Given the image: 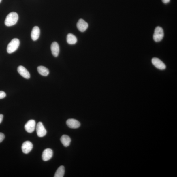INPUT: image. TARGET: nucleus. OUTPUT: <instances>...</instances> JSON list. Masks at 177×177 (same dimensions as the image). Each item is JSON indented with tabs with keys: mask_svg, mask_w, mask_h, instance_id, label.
Returning <instances> with one entry per match:
<instances>
[{
	"mask_svg": "<svg viewBox=\"0 0 177 177\" xmlns=\"http://www.w3.org/2000/svg\"><path fill=\"white\" fill-rule=\"evenodd\" d=\"M18 16L15 12H12L6 16L5 24L7 26H11L15 25L18 20Z\"/></svg>",
	"mask_w": 177,
	"mask_h": 177,
	"instance_id": "obj_1",
	"label": "nucleus"
},
{
	"mask_svg": "<svg viewBox=\"0 0 177 177\" xmlns=\"http://www.w3.org/2000/svg\"><path fill=\"white\" fill-rule=\"evenodd\" d=\"M20 44V41L18 39L15 38L12 40L7 47L8 53L10 54L15 52L18 49Z\"/></svg>",
	"mask_w": 177,
	"mask_h": 177,
	"instance_id": "obj_2",
	"label": "nucleus"
},
{
	"mask_svg": "<svg viewBox=\"0 0 177 177\" xmlns=\"http://www.w3.org/2000/svg\"><path fill=\"white\" fill-rule=\"evenodd\" d=\"M164 36L163 30L161 27L157 26L155 28L154 31L153 39L155 42H159L163 39Z\"/></svg>",
	"mask_w": 177,
	"mask_h": 177,
	"instance_id": "obj_3",
	"label": "nucleus"
},
{
	"mask_svg": "<svg viewBox=\"0 0 177 177\" xmlns=\"http://www.w3.org/2000/svg\"><path fill=\"white\" fill-rule=\"evenodd\" d=\"M37 134L39 137H43L46 135L47 131L42 122H39L36 126Z\"/></svg>",
	"mask_w": 177,
	"mask_h": 177,
	"instance_id": "obj_4",
	"label": "nucleus"
},
{
	"mask_svg": "<svg viewBox=\"0 0 177 177\" xmlns=\"http://www.w3.org/2000/svg\"><path fill=\"white\" fill-rule=\"evenodd\" d=\"M152 63L155 67L161 70H164L166 68L165 65L158 58L154 57L152 60Z\"/></svg>",
	"mask_w": 177,
	"mask_h": 177,
	"instance_id": "obj_5",
	"label": "nucleus"
},
{
	"mask_svg": "<svg viewBox=\"0 0 177 177\" xmlns=\"http://www.w3.org/2000/svg\"><path fill=\"white\" fill-rule=\"evenodd\" d=\"M36 122L34 120H30L28 121L25 125V129L28 133H32L35 130L36 128Z\"/></svg>",
	"mask_w": 177,
	"mask_h": 177,
	"instance_id": "obj_6",
	"label": "nucleus"
},
{
	"mask_svg": "<svg viewBox=\"0 0 177 177\" xmlns=\"http://www.w3.org/2000/svg\"><path fill=\"white\" fill-rule=\"evenodd\" d=\"M78 29L81 32L85 31L88 27V23L82 19H80L76 25Z\"/></svg>",
	"mask_w": 177,
	"mask_h": 177,
	"instance_id": "obj_7",
	"label": "nucleus"
},
{
	"mask_svg": "<svg viewBox=\"0 0 177 177\" xmlns=\"http://www.w3.org/2000/svg\"><path fill=\"white\" fill-rule=\"evenodd\" d=\"M33 145L29 141H26L23 143L22 146V150L23 152L25 154H28L32 150Z\"/></svg>",
	"mask_w": 177,
	"mask_h": 177,
	"instance_id": "obj_8",
	"label": "nucleus"
},
{
	"mask_svg": "<svg viewBox=\"0 0 177 177\" xmlns=\"http://www.w3.org/2000/svg\"><path fill=\"white\" fill-rule=\"evenodd\" d=\"M53 155V151L52 149L47 148L45 149L42 153V159L44 161H49L52 158Z\"/></svg>",
	"mask_w": 177,
	"mask_h": 177,
	"instance_id": "obj_9",
	"label": "nucleus"
},
{
	"mask_svg": "<svg viewBox=\"0 0 177 177\" xmlns=\"http://www.w3.org/2000/svg\"><path fill=\"white\" fill-rule=\"evenodd\" d=\"M66 124L69 128L72 129L78 128L80 126V122L74 119H68L66 121Z\"/></svg>",
	"mask_w": 177,
	"mask_h": 177,
	"instance_id": "obj_10",
	"label": "nucleus"
},
{
	"mask_svg": "<svg viewBox=\"0 0 177 177\" xmlns=\"http://www.w3.org/2000/svg\"><path fill=\"white\" fill-rule=\"evenodd\" d=\"M18 71L19 74L26 79H29L30 77V73L25 67L20 66L18 68Z\"/></svg>",
	"mask_w": 177,
	"mask_h": 177,
	"instance_id": "obj_11",
	"label": "nucleus"
},
{
	"mask_svg": "<svg viewBox=\"0 0 177 177\" xmlns=\"http://www.w3.org/2000/svg\"><path fill=\"white\" fill-rule=\"evenodd\" d=\"M52 53L55 57L58 56L59 52V47L58 43L54 42L52 43L51 46Z\"/></svg>",
	"mask_w": 177,
	"mask_h": 177,
	"instance_id": "obj_12",
	"label": "nucleus"
},
{
	"mask_svg": "<svg viewBox=\"0 0 177 177\" xmlns=\"http://www.w3.org/2000/svg\"><path fill=\"white\" fill-rule=\"evenodd\" d=\"M40 34V30L38 26H35L33 28L31 33V37L33 41L37 40L39 37Z\"/></svg>",
	"mask_w": 177,
	"mask_h": 177,
	"instance_id": "obj_13",
	"label": "nucleus"
},
{
	"mask_svg": "<svg viewBox=\"0 0 177 177\" xmlns=\"http://www.w3.org/2000/svg\"><path fill=\"white\" fill-rule=\"evenodd\" d=\"M61 141L64 147H67L70 145L71 139L68 136L63 135L61 137Z\"/></svg>",
	"mask_w": 177,
	"mask_h": 177,
	"instance_id": "obj_14",
	"label": "nucleus"
},
{
	"mask_svg": "<svg viewBox=\"0 0 177 177\" xmlns=\"http://www.w3.org/2000/svg\"><path fill=\"white\" fill-rule=\"evenodd\" d=\"M67 42L69 44H75L77 42V39L75 35L70 33L67 35Z\"/></svg>",
	"mask_w": 177,
	"mask_h": 177,
	"instance_id": "obj_15",
	"label": "nucleus"
},
{
	"mask_svg": "<svg viewBox=\"0 0 177 177\" xmlns=\"http://www.w3.org/2000/svg\"><path fill=\"white\" fill-rule=\"evenodd\" d=\"M37 70L40 75L42 76H47L49 74L48 69L44 66H41L38 67Z\"/></svg>",
	"mask_w": 177,
	"mask_h": 177,
	"instance_id": "obj_16",
	"label": "nucleus"
},
{
	"mask_svg": "<svg viewBox=\"0 0 177 177\" xmlns=\"http://www.w3.org/2000/svg\"><path fill=\"white\" fill-rule=\"evenodd\" d=\"M65 173L64 167L63 166H60L57 170L55 174L54 177H63Z\"/></svg>",
	"mask_w": 177,
	"mask_h": 177,
	"instance_id": "obj_17",
	"label": "nucleus"
},
{
	"mask_svg": "<svg viewBox=\"0 0 177 177\" xmlns=\"http://www.w3.org/2000/svg\"><path fill=\"white\" fill-rule=\"evenodd\" d=\"M6 96V94L3 91H0V99H3Z\"/></svg>",
	"mask_w": 177,
	"mask_h": 177,
	"instance_id": "obj_18",
	"label": "nucleus"
},
{
	"mask_svg": "<svg viewBox=\"0 0 177 177\" xmlns=\"http://www.w3.org/2000/svg\"><path fill=\"white\" fill-rule=\"evenodd\" d=\"M5 135L3 133H0V143L1 142L4 140Z\"/></svg>",
	"mask_w": 177,
	"mask_h": 177,
	"instance_id": "obj_19",
	"label": "nucleus"
},
{
	"mask_svg": "<svg viewBox=\"0 0 177 177\" xmlns=\"http://www.w3.org/2000/svg\"><path fill=\"white\" fill-rule=\"evenodd\" d=\"M162 2L164 4H167L169 3L170 0H162Z\"/></svg>",
	"mask_w": 177,
	"mask_h": 177,
	"instance_id": "obj_20",
	"label": "nucleus"
},
{
	"mask_svg": "<svg viewBox=\"0 0 177 177\" xmlns=\"http://www.w3.org/2000/svg\"><path fill=\"white\" fill-rule=\"evenodd\" d=\"M3 114H0V123H1L3 120Z\"/></svg>",
	"mask_w": 177,
	"mask_h": 177,
	"instance_id": "obj_21",
	"label": "nucleus"
},
{
	"mask_svg": "<svg viewBox=\"0 0 177 177\" xmlns=\"http://www.w3.org/2000/svg\"><path fill=\"white\" fill-rule=\"evenodd\" d=\"M2 0H0V3L1 2Z\"/></svg>",
	"mask_w": 177,
	"mask_h": 177,
	"instance_id": "obj_22",
	"label": "nucleus"
}]
</instances>
